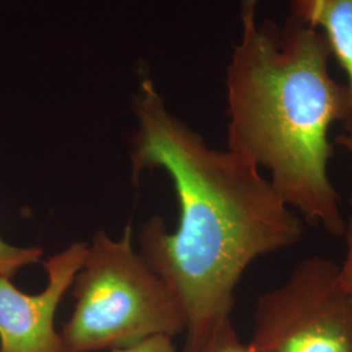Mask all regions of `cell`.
<instances>
[{"label": "cell", "mask_w": 352, "mask_h": 352, "mask_svg": "<svg viewBox=\"0 0 352 352\" xmlns=\"http://www.w3.org/2000/svg\"><path fill=\"white\" fill-rule=\"evenodd\" d=\"M132 225L120 238L98 230L71 286L74 312L60 331L64 352L120 350L174 338L186 318L173 291L135 250Z\"/></svg>", "instance_id": "obj_3"}, {"label": "cell", "mask_w": 352, "mask_h": 352, "mask_svg": "<svg viewBox=\"0 0 352 352\" xmlns=\"http://www.w3.org/2000/svg\"><path fill=\"white\" fill-rule=\"evenodd\" d=\"M251 352H352V295L340 265L312 256L256 302Z\"/></svg>", "instance_id": "obj_4"}, {"label": "cell", "mask_w": 352, "mask_h": 352, "mask_svg": "<svg viewBox=\"0 0 352 352\" xmlns=\"http://www.w3.org/2000/svg\"><path fill=\"white\" fill-rule=\"evenodd\" d=\"M292 14L321 29L349 78L352 98V0H292Z\"/></svg>", "instance_id": "obj_6"}, {"label": "cell", "mask_w": 352, "mask_h": 352, "mask_svg": "<svg viewBox=\"0 0 352 352\" xmlns=\"http://www.w3.org/2000/svg\"><path fill=\"white\" fill-rule=\"evenodd\" d=\"M39 247H16L0 239V278H11L23 267L42 261Z\"/></svg>", "instance_id": "obj_7"}, {"label": "cell", "mask_w": 352, "mask_h": 352, "mask_svg": "<svg viewBox=\"0 0 352 352\" xmlns=\"http://www.w3.org/2000/svg\"><path fill=\"white\" fill-rule=\"evenodd\" d=\"M258 3L241 1L243 34L227 68L228 151L266 168L280 199L308 223L343 236L329 131L352 122L351 93L329 74L321 30L295 14L282 26L258 21Z\"/></svg>", "instance_id": "obj_2"}, {"label": "cell", "mask_w": 352, "mask_h": 352, "mask_svg": "<svg viewBox=\"0 0 352 352\" xmlns=\"http://www.w3.org/2000/svg\"><path fill=\"white\" fill-rule=\"evenodd\" d=\"M199 352H251V350L248 343L240 340L231 318H228L214 330Z\"/></svg>", "instance_id": "obj_8"}, {"label": "cell", "mask_w": 352, "mask_h": 352, "mask_svg": "<svg viewBox=\"0 0 352 352\" xmlns=\"http://www.w3.org/2000/svg\"><path fill=\"white\" fill-rule=\"evenodd\" d=\"M88 243L75 241L49 257L45 289L36 295L0 278V352H64L55 315L84 263Z\"/></svg>", "instance_id": "obj_5"}, {"label": "cell", "mask_w": 352, "mask_h": 352, "mask_svg": "<svg viewBox=\"0 0 352 352\" xmlns=\"http://www.w3.org/2000/svg\"><path fill=\"white\" fill-rule=\"evenodd\" d=\"M336 142L352 154V122L344 123V129L336 138ZM350 204L352 206V192L350 195Z\"/></svg>", "instance_id": "obj_11"}, {"label": "cell", "mask_w": 352, "mask_h": 352, "mask_svg": "<svg viewBox=\"0 0 352 352\" xmlns=\"http://www.w3.org/2000/svg\"><path fill=\"white\" fill-rule=\"evenodd\" d=\"M111 352H177L175 346L173 343V338L158 336L153 337L149 340H144L136 346L128 347V349H120L113 350Z\"/></svg>", "instance_id": "obj_10"}, {"label": "cell", "mask_w": 352, "mask_h": 352, "mask_svg": "<svg viewBox=\"0 0 352 352\" xmlns=\"http://www.w3.org/2000/svg\"><path fill=\"white\" fill-rule=\"evenodd\" d=\"M135 113L132 180L146 170H164L179 202L175 231L151 218L140 228L139 253L183 311L184 352H199L231 318L235 289L250 265L300 241L302 218L258 167L234 151L210 148L170 113L146 77L135 97Z\"/></svg>", "instance_id": "obj_1"}, {"label": "cell", "mask_w": 352, "mask_h": 352, "mask_svg": "<svg viewBox=\"0 0 352 352\" xmlns=\"http://www.w3.org/2000/svg\"><path fill=\"white\" fill-rule=\"evenodd\" d=\"M343 239L346 244V254L340 265V279L343 289L352 295V217L347 218Z\"/></svg>", "instance_id": "obj_9"}]
</instances>
